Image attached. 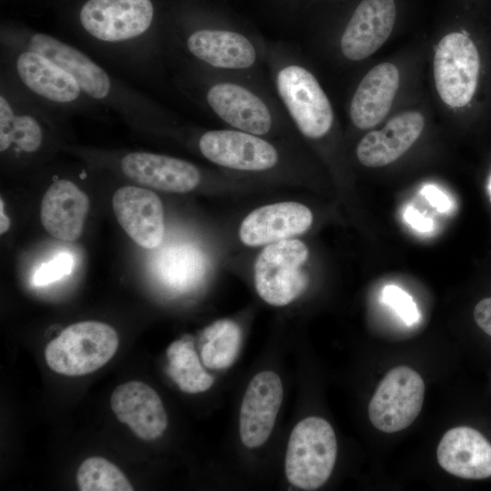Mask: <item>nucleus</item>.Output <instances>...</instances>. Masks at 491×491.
Masks as SVG:
<instances>
[{
	"label": "nucleus",
	"mask_w": 491,
	"mask_h": 491,
	"mask_svg": "<svg viewBox=\"0 0 491 491\" xmlns=\"http://www.w3.org/2000/svg\"><path fill=\"white\" fill-rule=\"evenodd\" d=\"M119 345L116 331L97 321H82L65 327L45 347L47 366L55 373L77 376L105 366Z\"/></svg>",
	"instance_id": "f257e3e1"
},
{
	"label": "nucleus",
	"mask_w": 491,
	"mask_h": 491,
	"mask_svg": "<svg viewBox=\"0 0 491 491\" xmlns=\"http://www.w3.org/2000/svg\"><path fill=\"white\" fill-rule=\"evenodd\" d=\"M337 442L331 425L324 418L309 416L293 429L286 455L287 480L304 490L322 486L332 474Z\"/></svg>",
	"instance_id": "f03ea898"
},
{
	"label": "nucleus",
	"mask_w": 491,
	"mask_h": 491,
	"mask_svg": "<svg viewBox=\"0 0 491 491\" xmlns=\"http://www.w3.org/2000/svg\"><path fill=\"white\" fill-rule=\"evenodd\" d=\"M308 254L306 244L298 239L266 245L254 266L255 286L259 296L275 306L288 305L297 298L308 283L302 270Z\"/></svg>",
	"instance_id": "7ed1b4c3"
},
{
	"label": "nucleus",
	"mask_w": 491,
	"mask_h": 491,
	"mask_svg": "<svg viewBox=\"0 0 491 491\" xmlns=\"http://www.w3.org/2000/svg\"><path fill=\"white\" fill-rule=\"evenodd\" d=\"M424 396L425 383L421 376L408 366H396L380 381L370 400V422L385 433L401 431L419 415Z\"/></svg>",
	"instance_id": "20e7f679"
},
{
	"label": "nucleus",
	"mask_w": 491,
	"mask_h": 491,
	"mask_svg": "<svg viewBox=\"0 0 491 491\" xmlns=\"http://www.w3.org/2000/svg\"><path fill=\"white\" fill-rule=\"evenodd\" d=\"M480 59L474 42L451 33L438 43L434 56L436 87L448 105L461 107L472 99L477 85Z\"/></svg>",
	"instance_id": "39448f33"
},
{
	"label": "nucleus",
	"mask_w": 491,
	"mask_h": 491,
	"mask_svg": "<svg viewBox=\"0 0 491 491\" xmlns=\"http://www.w3.org/2000/svg\"><path fill=\"white\" fill-rule=\"evenodd\" d=\"M277 89L303 135L310 138L325 135L333 123V111L325 92L306 69L290 65L277 75Z\"/></svg>",
	"instance_id": "423d86ee"
},
{
	"label": "nucleus",
	"mask_w": 491,
	"mask_h": 491,
	"mask_svg": "<svg viewBox=\"0 0 491 491\" xmlns=\"http://www.w3.org/2000/svg\"><path fill=\"white\" fill-rule=\"evenodd\" d=\"M153 15L150 0H88L80 11V21L93 37L120 42L144 34Z\"/></svg>",
	"instance_id": "0eeeda50"
},
{
	"label": "nucleus",
	"mask_w": 491,
	"mask_h": 491,
	"mask_svg": "<svg viewBox=\"0 0 491 491\" xmlns=\"http://www.w3.org/2000/svg\"><path fill=\"white\" fill-rule=\"evenodd\" d=\"M112 205L119 225L138 246L153 249L162 243L164 207L155 193L143 187L122 186L113 195Z\"/></svg>",
	"instance_id": "6e6552de"
},
{
	"label": "nucleus",
	"mask_w": 491,
	"mask_h": 491,
	"mask_svg": "<svg viewBox=\"0 0 491 491\" xmlns=\"http://www.w3.org/2000/svg\"><path fill=\"white\" fill-rule=\"evenodd\" d=\"M199 148L211 162L237 170H266L278 160V154L271 144L246 132L208 131L201 136Z\"/></svg>",
	"instance_id": "1a4fd4ad"
},
{
	"label": "nucleus",
	"mask_w": 491,
	"mask_h": 491,
	"mask_svg": "<svg viewBox=\"0 0 491 491\" xmlns=\"http://www.w3.org/2000/svg\"><path fill=\"white\" fill-rule=\"evenodd\" d=\"M283 399L280 377L273 371H262L250 381L239 416L242 443L249 448L262 446L269 437Z\"/></svg>",
	"instance_id": "9d476101"
},
{
	"label": "nucleus",
	"mask_w": 491,
	"mask_h": 491,
	"mask_svg": "<svg viewBox=\"0 0 491 491\" xmlns=\"http://www.w3.org/2000/svg\"><path fill=\"white\" fill-rule=\"evenodd\" d=\"M312 222V212L305 205L275 203L247 215L241 223L239 238L248 246L269 245L305 233Z\"/></svg>",
	"instance_id": "9b49d317"
},
{
	"label": "nucleus",
	"mask_w": 491,
	"mask_h": 491,
	"mask_svg": "<svg viewBox=\"0 0 491 491\" xmlns=\"http://www.w3.org/2000/svg\"><path fill=\"white\" fill-rule=\"evenodd\" d=\"M111 407L117 419L139 438L150 441L166 429L167 416L158 394L140 381H129L115 387Z\"/></svg>",
	"instance_id": "f8f14e48"
},
{
	"label": "nucleus",
	"mask_w": 491,
	"mask_h": 491,
	"mask_svg": "<svg viewBox=\"0 0 491 491\" xmlns=\"http://www.w3.org/2000/svg\"><path fill=\"white\" fill-rule=\"evenodd\" d=\"M396 15L394 0H363L341 38L345 56L362 60L374 54L389 37Z\"/></svg>",
	"instance_id": "ddd939ff"
},
{
	"label": "nucleus",
	"mask_w": 491,
	"mask_h": 491,
	"mask_svg": "<svg viewBox=\"0 0 491 491\" xmlns=\"http://www.w3.org/2000/svg\"><path fill=\"white\" fill-rule=\"evenodd\" d=\"M121 169L133 181L165 192H190L201 179L198 169L189 162L145 152L125 155Z\"/></svg>",
	"instance_id": "4468645a"
},
{
	"label": "nucleus",
	"mask_w": 491,
	"mask_h": 491,
	"mask_svg": "<svg viewBox=\"0 0 491 491\" xmlns=\"http://www.w3.org/2000/svg\"><path fill=\"white\" fill-rule=\"evenodd\" d=\"M437 461L446 472L465 479L491 476V444L469 426L449 429L441 438Z\"/></svg>",
	"instance_id": "2eb2a0df"
},
{
	"label": "nucleus",
	"mask_w": 491,
	"mask_h": 491,
	"mask_svg": "<svg viewBox=\"0 0 491 491\" xmlns=\"http://www.w3.org/2000/svg\"><path fill=\"white\" fill-rule=\"evenodd\" d=\"M89 198L73 182L55 181L46 190L40 206V219L52 236L74 241L82 235Z\"/></svg>",
	"instance_id": "dca6fc26"
},
{
	"label": "nucleus",
	"mask_w": 491,
	"mask_h": 491,
	"mask_svg": "<svg viewBox=\"0 0 491 491\" xmlns=\"http://www.w3.org/2000/svg\"><path fill=\"white\" fill-rule=\"evenodd\" d=\"M424 117L418 112H404L390 119L379 131L363 137L356 148L358 160L366 166L388 165L409 149L422 133Z\"/></svg>",
	"instance_id": "f3484780"
},
{
	"label": "nucleus",
	"mask_w": 491,
	"mask_h": 491,
	"mask_svg": "<svg viewBox=\"0 0 491 491\" xmlns=\"http://www.w3.org/2000/svg\"><path fill=\"white\" fill-rule=\"evenodd\" d=\"M399 86V72L391 63L373 67L356 88L350 105L353 124L361 129L374 127L389 112Z\"/></svg>",
	"instance_id": "a211bd4d"
},
{
	"label": "nucleus",
	"mask_w": 491,
	"mask_h": 491,
	"mask_svg": "<svg viewBox=\"0 0 491 491\" xmlns=\"http://www.w3.org/2000/svg\"><path fill=\"white\" fill-rule=\"evenodd\" d=\"M212 109L226 123L244 132L265 135L272 125L270 112L252 92L234 84H217L207 93Z\"/></svg>",
	"instance_id": "6ab92c4d"
},
{
	"label": "nucleus",
	"mask_w": 491,
	"mask_h": 491,
	"mask_svg": "<svg viewBox=\"0 0 491 491\" xmlns=\"http://www.w3.org/2000/svg\"><path fill=\"white\" fill-rule=\"evenodd\" d=\"M29 50L51 59L70 74L82 91L95 99L105 98L111 88L105 71L76 48L45 34H35L29 40Z\"/></svg>",
	"instance_id": "aec40b11"
},
{
	"label": "nucleus",
	"mask_w": 491,
	"mask_h": 491,
	"mask_svg": "<svg viewBox=\"0 0 491 491\" xmlns=\"http://www.w3.org/2000/svg\"><path fill=\"white\" fill-rule=\"evenodd\" d=\"M16 71L27 88L52 102H73L82 91L70 74L51 59L32 50L18 55Z\"/></svg>",
	"instance_id": "412c9836"
},
{
	"label": "nucleus",
	"mask_w": 491,
	"mask_h": 491,
	"mask_svg": "<svg viewBox=\"0 0 491 491\" xmlns=\"http://www.w3.org/2000/svg\"><path fill=\"white\" fill-rule=\"evenodd\" d=\"M187 47L197 58L219 68H247L255 63L256 56L247 38L229 31H196L189 36Z\"/></svg>",
	"instance_id": "4be33fe9"
},
{
	"label": "nucleus",
	"mask_w": 491,
	"mask_h": 491,
	"mask_svg": "<svg viewBox=\"0 0 491 491\" xmlns=\"http://www.w3.org/2000/svg\"><path fill=\"white\" fill-rule=\"evenodd\" d=\"M206 270L204 254L193 245L177 244L163 248L155 261V272L169 288L185 292L197 285Z\"/></svg>",
	"instance_id": "5701e85b"
},
{
	"label": "nucleus",
	"mask_w": 491,
	"mask_h": 491,
	"mask_svg": "<svg viewBox=\"0 0 491 491\" xmlns=\"http://www.w3.org/2000/svg\"><path fill=\"white\" fill-rule=\"evenodd\" d=\"M166 357V372L181 391L197 394L208 390L214 384V377L201 363L190 336L170 344Z\"/></svg>",
	"instance_id": "b1692460"
},
{
	"label": "nucleus",
	"mask_w": 491,
	"mask_h": 491,
	"mask_svg": "<svg viewBox=\"0 0 491 491\" xmlns=\"http://www.w3.org/2000/svg\"><path fill=\"white\" fill-rule=\"evenodd\" d=\"M201 360L210 369L229 367L236 359L242 342L238 325L229 319L213 322L201 333Z\"/></svg>",
	"instance_id": "393cba45"
},
{
	"label": "nucleus",
	"mask_w": 491,
	"mask_h": 491,
	"mask_svg": "<svg viewBox=\"0 0 491 491\" xmlns=\"http://www.w3.org/2000/svg\"><path fill=\"white\" fill-rule=\"evenodd\" d=\"M43 139L38 121L28 114H16L6 98L0 97V150L15 145L19 150L36 151Z\"/></svg>",
	"instance_id": "a878e982"
},
{
	"label": "nucleus",
	"mask_w": 491,
	"mask_h": 491,
	"mask_svg": "<svg viewBox=\"0 0 491 491\" xmlns=\"http://www.w3.org/2000/svg\"><path fill=\"white\" fill-rule=\"evenodd\" d=\"M76 483L81 491H132L124 473L109 460L101 456L88 457L76 473Z\"/></svg>",
	"instance_id": "bb28decb"
},
{
	"label": "nucleus",
	"mask_w": 491,
	"mask_h": 491,
	"mask_svg": "<svg viewBox=\"0 0 491 491\" xmlns=\"http://www.w3.org/2000/svg\"><path fill=\"white\" fill-rule=\"evenodd\" d=\"M382 299L386 305L392 307L400 318L407 325H413L419 319L416 305L411 296L400 287L388 285L385 286Z\"/></svg>",
	"instance_id": "cd10ccee"
},
{
	"label": "nucleus",
	"mask_w": 491,
	"mask_h": 491,
	"mask_svg": "<svg viewBox=\"0 0 491 491\" xmlns=\"http://www.w3.org/2000/svg\"><path fill=\"white\" fill-rule=\"evenodd\" d=\"M74 259L69 253L62 252L50 261L42 264L33 276L35 286H43L68 276L73 269Z\"/></svg>",
	"instance_id": "c85d7f7f"
},
{
	"label": "nucleus",
	"mask_w": 491,
	"mask_h": 491,
	"mask_svg": "<svg viewBox=\"0 0 491 491\" xmlns=\"http://www.w3.org/2000/svg\"><path fill=\"white\" fill-rule=\"evenodd\" d=\"M422 195L429 202V204L436 208L437 211L446 212L451 207L449 198L437 187L434 185H426L421 190Z\"/></svg>",
	"instance_id": "c756f323"
},
{
	"label": "nucleus",
	"mask_w": 491,
	"mask_h": 491,
	"mask_svg": "<svg viewBox=\"0 0 491 491\" xmlns=\"http://www.w3.org/2000/svg\"><path fill=\"white\" fill-rule=\"evenodd\" d=\"M473 315L477 326L491 336V297L484 298L478 302Z\"/></svg>",
	"instance_id": "7c9ffc66"
},
{
	"label": "nucleus",
	"mask_w": 491,
	"mask_h": 491,
	"mask_svg": "<svg viewBox=\"0 0 491 491\" xmlns=\"http://www.w3.org/2000/svg\"><path fill=\"white\" fill-rule=\"evenodd\" d=\"M404 217L413 228L419 232H429L434 225L431 218L426 217L412 206L406 209Z\"/></svg>",
	"instance_id": "2f4dec72"
},
{
	"label": "nucleus",
	"mask_w": 491,
	"mask_h": 491,
	"mask_svg": "<svg viewBox=\"0 0 491 491\" xmlns=\"http://www.w3.org/2000/svg\"><path fill=\"white\" fill-rule=\"evenodd\" d=\"M10 227V219L5 214L4 211V201L0 199V233L1 235L5 234Z\"/></svg>",
	"instance_id": "473e14b6"
},
{
	"label": "nucleus",
	"mask_w": 491,
	"mask_h": 491,
	"mask_svg": "<svg viewBox=\"0 0 491 491\" xmlns=\"http://www.w3.org/2000/svg\"><path fill=\"white\" fill-rule=\"evenodd\" d=\"M488 189H489L490 195H491V180H490V183H489V185H488Z\"/></svg>",
	"instance_id": "72a5a7b5"
}]
</instances>
